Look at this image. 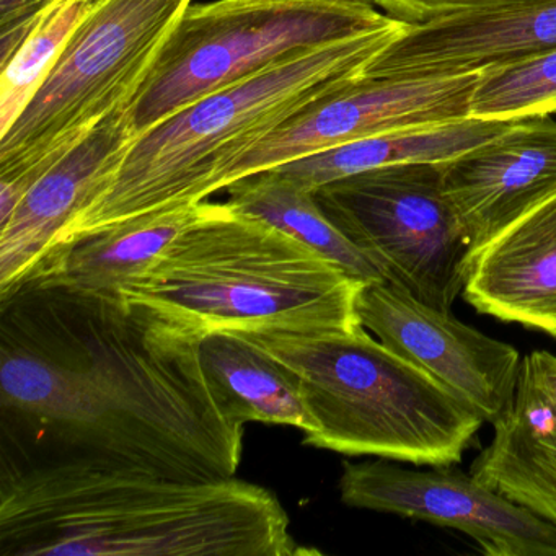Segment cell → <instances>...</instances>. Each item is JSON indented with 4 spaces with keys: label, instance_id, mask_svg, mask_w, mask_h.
Wrapping results in <instances>:
<instances>
[{
    "label": "cell",
    "instance_id": "1",
    "mask_svg": "<svg viewBox=\"0 0 556 556\" xmlns=\"http://www.w3.org/2000/svg\"><path fill=\"white\" fill-rule=\"evenodd\" d=\"M0 403L11 462H99L236 477L245 426L217 402L201 337L122 295L27 285L2 301Z\"/></svg>",
    "mask_w": 556,
    "mask_h": 556
},
{
    "label": "cell",
    "instance_id": "2",
    "mask_svg": "<svg viewBox=\"0 0 556 556\" xmlns=\"http://www.w3.org/2000/svg\"><path fill=\"white\" fill-rule=\"evenodd\" d=\"M278 497L239 478L191 480L128 465H4L0 556H294Z\"/></svg>",
    "mask_w": 556,
    "mask_h": 556
},
{
    "label": "cell",
    "instance_id": "3",
    "mask_svg": "<svg viewBox=\"0 0 556 556\" xmlns=\"http://www.w3.org/2000/svg\"><path fill=\"white\" fill-rule=\"evenodd\" d=\"M406 27V22L392 18L376 30L299 54L198 100L139 135L48 258L126 220L203 203L223 191L224 177L237 159L312 103L366 76L367 67Z\"/></svg>",
    "mask_w": 556,
    "mask_h": 556
},
{
    "label": "cell",
    "instance_id": "4",
    "mask_svg": "<svg viewBox=\"0 0 556 556\" xmlns=\"http://www.w3.org/2000/svg\"><path fill=\"white\" fill-rule=\"evenodd\" d=\"M363 286L276 227L204 201L197 219L119 295L197 337L317 334L361 327Z\"/></svg>",
    "mask_w": 556,
    "mask_h": 556
},
{
    "label": "cell",
    "instance_id": "5",
    "mask_svg": "<svg viewBox=\"0 0 556 556\" xmlns=\"http://www.w3.org/2000/svg\"><path fill=\"white\" fill-rule=\"evenodd\" d=\"M237 333L294 372L312 419L305 445L452 467L484 422L470 403L363 325L333 333Z\"/></svg>",
    "mask_w": 556,
    "mask_h": 556
},
{
    "label": "cell",
    "instance_id": "6",
    "mask_svg": "<svg viewBox=\"0 0 556 556\" xmlns=\"http://www.w3.org/2000/svg\"><path fill=\"white\" fill-rule=\"evenodd\" d=\"M193 0H100L0 136V223L38 178L126 109Z\"/></svg>",
    "mask_w": 556,
    "mask_h": 556
},
{
    "label": "cell",
    "instance_id": "7",
    "mask_svg": "<svg viewBox=\"0 0 556 556\" xmlns=\"http://www.w3.org/2000/svg\"><path fill=\"white\" fill-rule=\"evenodd\" d=\"M392 17L367 0H216L191 4L129 103L136 136L276 64L367 34Z\"/></svg>",
    "mask_w": 556,
    "mask_h": 556
},
{
    "label": "cell",
    "instance_id": "8",
    "mask_svg": "<svg viewBox=\"0 0 556 556\" xmlns=\"http://www.w3.org/2000/svg\"><path fill=\"white\" fill-rule=\"evenodd\" d=\"M325 216L383 278L441 311L464 291L470 240L441 164L374 168L314 191Z\"/></svg>",
    "mask_w": 556,
    "mask_h": 556
},
{
    "label": "cell",
    "instance_id": "9",
    "mask_svg": "<svg viewBox=\"0 0 556 556\" xmlns=\"http://www.w3.org/2000/svg\"><path fill=\"white\" fill-rule=\"evenodd\" d=\"M481 71L426 77H361L302 110L256 142L229 168L233 181L295 159L400 129L447 125L471 118Z\"/></svg>",
    "mask_w": 556,
    "mask_h": 556
},
{
    "label": "cell",
    "instance_id": "10",
    "mask_svg": "<svg viewBox=\"0 0 556 556\" xmlns=\"http://www.w3.org/2000/svg\"><path fill=\"white\" fill-rule=\"evenodd\" d=\"M340 494L357 509L460 530L490 556H556V523L451 467L412 470L382 460L344 462Z\"/></svg>",
    "mask_w": 556,
    "mask_h": 556
},
{
    "label": "cell",
    "instance_id": "11",
    "mask_svg": "<svg viewBox=\"0 0 556 556\" xmlns=\"http://www.w3.org/2000/svg\"><path fill=\"white\" fill-rule=\"evenodd\" d=\"M356 311L377 340L470 403L484 422L509 412L522 364L516 348L389 281L366 282Z\"/></svg>",
    "mask_w": 556,
    "mask_h": 556
},
{
    "label": "cell",
    "instance_id": "12",
    "mask_svg": "<svg viewBox=\"0 0 556 556\" xmlns=\"http://www.w3.org/2000/svg\"><path fill=\"white\" fill-rule=\"evenodd\" d=\"M128 106L54 162L0 223V302L37 275L64 229L122 164L138 138Z\"/></svg>",
    "mask_w": 556,
    "mask_h": 556
},
{
    "label": "cell",
    "instance_id": "13",
    "mask_svg": "<svg viewBox=\"0 0 556 556\" xmlns=\"http://www.w3.org/2000/svg\"><path fill=\"white\" fill-rule=\"evenodd\" d=\"M556 50V0H520L408 24L366 77L473 73Z\"/></svg>",
    "mask_w": 556,
    "mask_h": 556
},
{
    "label": "cell",
    "instance_id": "14",
    "mask_svg": "<svg viewBox=\"0 0 556 556\" xmlns=\"http://www.w3.org/2000/svg\"><path fill=\"white\" fill-rule=\"evenodd\" d=\"M441 168L445 193L477 252L556 194V122L520 119Z\"/></svg>",
    "mask_w": 556,
    "mask_h": 556
},
{
    "label": "cell",
    "instance_id": "15",
    "mask_svg": "<svg viewBox=\"0 0 556 556\" xmlns=\"http://www.w3.org/2000/svg\"><path fill=\"white\" fill-rule=\"evenodd\" d=\"M470 475L490 490L556 523V356L533 351L520 364L509 412Z\"/></svg>",
    "mask_w": 556,
    "mask_h": 556
},
{
    "label": "cell",
    "instance_id": "16",
    "mask_svg": "<svg viewBox=\"0 0 556 556\" xmlns=\"http://www.w3.org/2000/svg\"><path fill=\"white\" fill-rule=\"evenodd\" d=\"M462 292L480 314L556 338V194L471 253Z\"/></svg>",
    "mask_w": 556,
    "mask_h": 556
},
{
    "label": "cell",
    "instance_id": "17",
    "mask_svg": "<svg viewBox=\"0 0 556 556\" xmlns=\"http://www.w3.org/2000/svg\"><path fill=\"white\" fill-rule=\"evenodd\" d=\"M203 203L146 214L77 240L51 255L27 285L76 294L119 295L197 219Z\"/></svg>",
    "mask_w": 556,
    "mask_h": 556
},
{
    "label": "cell",
    "instance_id": "18",
    "mask_svg": "<svg viewBox=\"0 0 556 556\" xmlns=\"http://www.w3.org/2000/svg\"><path fill=\"white\" fill-rule=\"evenodd\" d=\"M514 123L467 118L447 125L400 129L325 149L269 170L305 190L315 191L331 181L374 168L452 161L503 135Z\"/></svg>",
    "mask_w": 556,
    "mask_h": 556
},
{
    "label": "cell",
    "instance_id": "19",
    "mask_svg": "<svg viewBox=\"0 0 556 556\" xmlns=\"http://www.w3.org/2000/svg\"><path fill=\"white\" fill-rule=\"evenodd\" d=\"M207 382L227 415L308 432L312 419L294 372L237 331H211L200 340Z\"/></svg>",
    "mask_w": 556,
    "mask_h": 556
},
{
    "label": "cell",
    "instance_id": "20",
    "mask_svg": "<svg viewBox=\"0 0 556 556\" xmlns=\"http://www.w3.org/2000/svg\"><path fill=\"white\" fill-rule=\"evenodd\" d=\"M232 210L263 220L340 266L357 281H387L382 271L354 247L305 190L275 170L240 178L226 188Z\"/></svg>",
    "mask_w": 556,
    "mask_h": 556
},
{
    "label": "cell",
    "instance_id": "21",
    "mask_svg": "<svg viewBox=\"0 0 556 556\" xmlns=\"http://www.w3.org/2000/svg\"><path fill=\"white\" fill-rule=\"evenodd\" d=\"M100 0H54L0 74V136L18 118Z\"/></svg>",
    "mask_w": 556,
    "mask_h": 556
},
{
    "label": "cell",
    "instance_id": "22",
    "mask_svg": "<svg viewBox=\"0 0 556 556\" xmlns=\"http://www.w3.org/2000/svg\"><path fill=\"white\" fill-rule=\"evenodd\" d=\"M552 113H556V50L483 70L471 96V118L520 122Z\"/></svg>",
    "mask_w": 556,
    "mask_h": 556
},
{
    "label": "cell",
    "instance_id": "23",
    "mask_svg": "<svg viewBox=\"0 0 556 556\" xmlns=\"http://www.w3.org/2000/svg\"><path fill=\"white\" fill-rule=\"evenodd\" d=\"M367 2L396 21L406 22V24H425V22L448 17L460 12L513 4L520 0H367Z\"/></svg>",
    "mask_w": 556,
    "mask_h": 556
},
{
    "label": "cell",
    "instance_id": "24",
    "mask_svg": "<svg viewBox=\"0 0 556 556\" xmlns=\"http://www.w3.org/2000/svg\"><path fill=\"white\" fill-rule=\"evenodd\" d=\"M54 0H0V66L24 43L31 28Z\"/></svg>",
    "mask_w": 556,
    "mask_h": 556
}]
</instances>
